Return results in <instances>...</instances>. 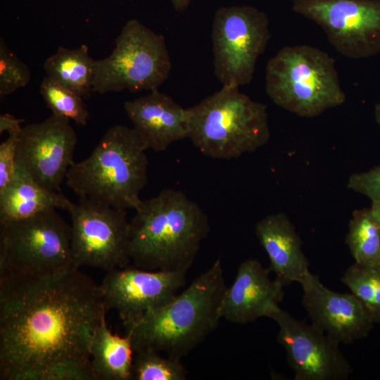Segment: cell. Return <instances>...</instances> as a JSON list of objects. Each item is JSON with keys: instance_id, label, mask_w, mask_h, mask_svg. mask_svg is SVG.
<instances>
[{"instance_id": "e0dca14e", "label": "cell", "mask_w": 380, "mask_h": 380, "mask_svg": "<svg viewBox=\"0 0 380 380\" xmlns=\"http://www.w3.org/2000/svg\"><path fill=\"white\" fill-rule=\"evenodd\" d=\"M124 107L147 149L164 151L172 144L188 138L186 109L158 89L125 101Z\"/></svg>"}, {"instance_id": "277c9868", "label": "cell", "mask_w": 380, "mask_h": 380, "mask_svg": "<svg viewBox=\"0 0 380 380\" xmlns=\"http://www.w3.org/2000/svg\"><path fill=\"white\" fill-rule=\"evenodd\" d=\"M146 150L133 127L114 125L87 158L69 168L66 184L79 198L135 210L148 180Z\"/></svg>"}, {"instance_id": "ac0fdd59", "label": "cell", "mask_w": 380, "mask_h": 380, "mask_svg": "<svg viewBox=\"0 0 380 380\" xmlns=\"http://www.w3.org/2000/svg\"><path fill=\"white\" fill-rule=\"evenodd\" d=\"M255 233L270 260L272 272L283 286L300 282L309 271L310 262L303 253L302 240L283 213L270 214L257 222Z\"/></svg>"}, {"instance_id": "ba28073f", "label": "cell", "mask_w": 380, "mask_h": 380, "mask_svg": "<svg viewBox=\"0 0 380 380\" xmlns=\"http://www.w3.org/2000/svg\"><path fill=\"white\" fill-rule=\"evenodd\" d=\"M172 68L165 37L137 19L128 20L111 53L96 60L93 91L106 94L158 89Z\"/></svg>"}, {"instance_id": "484cf974", "label": "cell", "mask_w": 380, "mask_h": 380, "mask_svg": "<svg viewBox=\"0 0 380 380\" xmlns=\"http://www.w3.org/2000/svg\"><path fill=\"white\" fill-rule=\"evenodd\" d=\"M31 79L27 65L20 61L0 37V97L11 94L26 86Z\"/></svg>"}, {"instance_id": "8992f818", "label": "cell", "mask_w": 380, "mask_h": 380, "mask_svg": "<svg viewBox=\"0 0 380 380\" xmlns=\"http://www.w3.org/2000/svg\"><path fill=\"white\" fill-rule=\"evenodd\" d=\"M265 90L276 105L303 118L346 101L334 58L306 44L286 46L269 60Z\"/></svg>"}, {"instance_id": "9a60e30c", "label": "cell", "mask_w": 380, "mask_h": 380, "mask_svg": "<svg viewBox=\"0 0 380 380\" xmlns=\"http://www.w3.org/2000/svg\"><path fill=\"white\" fill-rule=\"evenodd\" d=\"M300 285L302 305L312 324L338 343H351L368 336L374 323L352 293L329 289L310 272Z\"/></svg>"}, {"instance_id": "f1b7e54d", "label": "cell", "mask_w": 380, "mask_h": 380, "mask_svg": "<svg viewBox=\"0 0 380 380\" xmlns=\"http://www.w3.org/2000/svg\"><path fill=\"white\" fill-rule=\"evenodd\" d=\"M23 121L9 113L1 114L0 115V134L4 132H7L8 134L19 133L23 128L20 125Z\"/></svg>"}, {"instance_id": "44dd1931", "label": "cell", "mask_w": 380, "mask_h": 380, "mask_svg": "<svg viewBox=\"0 0 380 380\" xmlns=\"http://www.w3.org/2000/svg\"><path fill=\"white\" fill-rule=\"evenodd\" d=\"M95 62L85 44L73 49L60 46L46 58L44 69L46 77L87 99L93 91Z\"/></svg>"}, {"instance_id": "603a6c76", "label": "cell", "mask_w": 380, "mask_h": 380, "mask_svg": "<svg viewBox=\"0 0 380 380\" xmlns=\"http://www.w3.org/2000/svg\"><path fill=\"white\" fill-rule=\"evenodd\" d=\"M341 281L362 304L374 323H380V265L354 262L345 271Z\"/></svg>"}, {"instance_id": "cb8c5ba5", "label": "cell", "mask_w": 380, "mask_h": 380, "mask_svg": "<svg viewBox=\"0 0 380 380\" xmlns=\"http://www.w3.org/2000/svg\"><path fill=\"white\" fill-rule=\"evenodd\" d=\"M39 92L53 114L73 120L79 125L87 123L89 113L81 96L46 76L41 82Z\"/></svg>"}, {"instance_id": "7a4b0ae2", "label": "cell", "mask_w": 380, "mask_h": 380, "mask_svg": "<svg viewBox=\"0 0 380 380\" xmlns=\"http://www.w3.org/2000/svg\"><path fill=\"white\" fill-rule=\"evenodd\" d=\"M129 220V256L146 270H188L210 231L206 213L183 191L142 200Z\"/></svg>"}, {"instance_id": "3957f363", "label": "cell", "mask_w": 380, "mask_h": 380, "mask_svg": "<svg viewBox=\"0 0 380 380\" xmlns=\"http://www.w3.org/2000/svg\"><path fill=\"white\" fill-rule=\"evenodd\" d=\"M227 287L217 259L182 292L125 328L134 352L151 350L181 360L217 327Z\"/></svg>"}, {"instance_id": "d4e9b609", "label": "cell", "mask_w": 380, "mask_h": 380, "mask_svg": "<svg viewBox=\"0 0 380 380\" xmlns=\"http://www.w3.org/2000/svg\"><path fill=\"white\" fill-rule=\"evenodd\" d=\"M186 374L180 360L151 350L134 352L132 379L184 380Z\"/></svg>"}, {"instance_id": "9c48e42d", "label": "cell", "mask_w": 380, "mask_h": 380, "mask_svg": "<svg viewBox=\"0 0 380 380\" xmlns=\"http://www.w3.org/2000/svg\"><path fill=\"white\" fill-rule=\"evenodd\" d=\"M270 37L268 17L255 7L222 6L216 11L211 32L213 64L222 86L239 88L252 81Z\"/></svg>"}, {"instance_id": "5bb4252c", "label": "cell", "mask_w": 380, "mask_h": 380, "mask_svg": "<svg viewBox=\"0 0 380 380\" xmlns=\"http://www.w3.org/2000/svg\"><path fill=\"white\" fill-rule=\"evenodd\" d=\"M186 270H146L135 266L107 272L99 285L106 310L125 328L172 300L185 285Z\"/></svg>"}, {"instance_id": "4fadbf2b", "label": "cell", "mask_w": 380, "mask_h": 380, "mask_svg": "<svg viewBox=\"0 0 380 380\" xmlns=\"http://www.w3.org/2000/svg\"><path fill=\"white\" fill-rule=\"evenodd\" d=\"M76 133L70 120L53 114L40 122L23 127L18 137L17 167L42 186L61 191L75 163Z\"/></svg>"}, {"instance_id": "2e32d148", "label": "cell", "mask_w": 380, "mask_h": 380, "mask_svg": "<svg viewBox=\"0 0 380 380\" xmlns=\"http://www.w3.org/2000/svg\"><path fill=\"white\" fill-rule=\"evenodd\" d=\"M271 272L259 260L250 258L238 267L236 277L227 287L220 304L222 319L236 324L253 322L281 301L284 286L270 277Z\"/></svg>"}, {"instance_id": "6da1fadb", "label": "cell", "mask_w": 380, "mask_h": 380, "mask_svg": "<svg viewBox=\"0 0 380 380\" xmlns=\"http://www.w3.org/2000/svg\"><path fill=\"white\" fill-rule=\"evenodd\" d=\"M80 268L0 278L1 380H35L55 366L91 367L92 336L107 310L99 285Z\"/></svg>"}, {"instance_id": "5b68a950", "label": "cell", "mask_w": 380, "mask_h": 380, "mask_svg": "<svg viewBox=\"0 0 380 380\" xmlns=\"http://www.w3.org/2000/svg\"><path fill=\"white\" fill-rule=\"evenodd\" d=\"M186 113L188 139L212 158H239L262 147L270 138L267 106L239 87L222 86Z\"/></svg>"}, {"instance_id": "83f0119b", "label": "cell", "mask_w": 380, "mask_h": 380, "mask_svg": "<svg viewBox=\"0 0 380 380\" xmlns=\"http://www.w3.org/2000/svg\"><path fill=\"white\" fill-rule=\"evenodd\" d=\"M19 133L8 134V138L0 144V191L11 182L16 172Z\"/></svg>"}, {"instance_id": "d6986e66", "label": "cell", "mask_w": 380, "mask_h": 380, "mask_svg": "<svg viewBox=\"0 0 380 380\" xmlns=\"http://www.w3.org/2000/svg\"><path fill=\"white\" fill-rule=\"evenodd\" d=\"M71 202L61 191L42 186L17 167L11 182L0 191V224L52 209L68 210Z\"/></svg>"}, {"instance_id": "7402d4cb", "label": "cell", "mask_w": 380, "mask_h": 380, "mask_svg": "<svg viewBox=\"0 0 380 380\" xmlns=\"http://www.w3.org/2000/svg\"><path fill=\"white\" fill-rule=\"evenodd\" d=\"M345 242L355 262L380 265V213L371 206L353 211Z\"/></svg>"}, {"instance_id": "f546056e", "label": "cell", "mask_w": 380, "mask_h": 380, "mask_svg": "<svg viewBox=\"0 0 380 380\" xmlns=\"http://www.w3.org/2000/svg\"><path fill=\"white\" fill-rule=\"evenodd\" d=\"M191 1V0H171V2L174 9L178 13H182L188 8Z\"/></svg>"}, {"instance_id": "7c38bea8", "label": "cell", "mask_w": 380, "mask_h": 380, "mask_svg": "<svg viewBox=\"0 0 380 380\" xmlns=\"http://www.w3.org/2000/svg\"><path fill=\"white\" fill-rule=\"evenodd\" d=\"M279 326L278 343L286 353L295 380H346L353 372L336 341L313 324L298 320L279 306L267 315Z\"/></svg>"}, {"instance_id": "4dcf8cb0", "label": "cell", "mask_w": 380, "mask_h": 380, "mask_svg": "<svg viewBox=\"0 0 380 380\" xmlns=\"http://www.w3.org/2000/svg\"><path fill=\"white\" fill-rule=\"evenodd\" d=\"M374 117L376 123L380 127V103H378L374 106Z\"/></svg>"}, {"instance_id": "52a82bcc", "label": "cell", "mask_w": 380, "mask_h": 380, "mask_svg": "<svg viewBox=\"0 0 380 380\" xmlns=\"http://www.w3.org/2000/svg\"><path fill=\"white\" fill-rule=\"evenodd\" d=\"M73 265L71 228L56 209L0 224V278H42Z\"/></svg>"}, {"instance_id": "30bf717a", "label": "cell", "mask_w": 380, "mask_h": 380, "mask_svg": "<svg viewBox=\"0 0 380 380\" xmlns=\"http://www.w3.org/2000/svg\"><path fill=\"white\" fill-rule=\"evenodd\" d=\"M71 251L73 264L107 272L127 266L129 221L125 210L87 198L71 202Z\"/></svg>"}, {"instance_id": "ffe728a7", "label": "cell", "mask_w": 380, "mask_h": 380, "mask_svg": "<svg viewBox=\"0 0 380 380\" xmlns=\"http://www.w3.org/2000/svg\"><path fill=\"white\" fill-rule=\"evenodd\" d=\"M133 356L129 336L113 334L105 315L94 331L90 346V362L95 380L132 379Z\"/></svg>"}, {"instance_id": "4316f807", "label": "cell", "mask_w": 380, "mask_h": 380, "mask_svg": "<svg viewBox=\"0 0 380 380\" xmlns=\"http://www.w3.org/2000/svg\"><path fill=\"white\" fill-rule=\"evenodd\" d=\"M347 186L367 196L371 201V207L380 213V165L366 172L351 175Z\"/></svg>"}, {"instance_id": "8fae6325", "label": "cell", "mask_w": 380, "mask_h": 380, "mask_svg": "<svg viewBox=\"0 0 380 380\" xmlns=\"http://www.w3.org/2000/svg\"><path fill=\"white\" fill-rule=\"evenodd\" d=\"M292 10L318 25L346 58L380 53V0H293Z\"/></svg>"}]
</instances>
